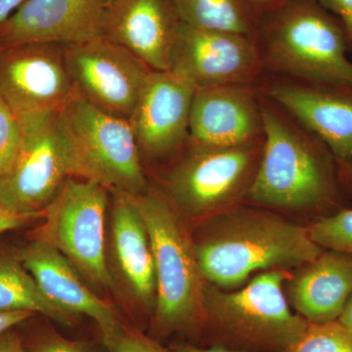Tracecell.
Instances as JSON below:
<instances>
[{"instance_id": "cell-31", "label": "cell", "mask_w": 352, "mask_h": 352, "mask_svg": "<svg viewBox=\"0 0 352 352\" xmlns=\"http://www.w3.org/2000/svg\"><path fill=\"white\" fill-rule=\"evenodd\" d=\"M0 352H31L25 349L17 333L7 331L0 336Z\"/></svg>"}, {"instance_id": "cell-6", "label": "cell", "mask_w": 352, "mask_h": 352, "mask_svg": "<svg viewBox=\"0 0 352 352\" xmlns=\"http://www.w3.org/2000/svg\"><path fill=\"white\" fill-rule=\"evenodd\" d=\"M71 176L131 195L147 192L142 159L129 120L102 112L75 96L59 113Z\"/></svg>"}, {"instance_id": "cell-34", "label": "cell", "mask_w": 352, "mask_h": 352, "mask_svg": "<svg viewBox=\"0 0 352 352\" xmlns=\"http://www.w3.org/2000/svg\"><path fill=\"white\" fill-rule=\"evenodd\" d=\"M289 1L292 0H249L250 3L261 15L275 10Z\"/></svg>"}, {"instance_id": "cell-4", "label": "cell", "mask_w": 352, "mask_h": 352, "mask_svg": "<svg viewBox=\"0 0 352 352\" xmlns=\"http://www.w3.org/2000/svg\"><path fill=\"white\" fill-rule=\"evenodd\" d=\"M291 275V270L263 271L238 289L206 282L204 322L236 349L288 351L309 324L292 309L285 295V283Z\"/></svg>"}, {"instance_id": "cell-18", "label": "cell", "mask_w": 352, "mask_h": 352, "mask_svg": "<svg viewBox=\"0 0 352 352\" xmlns=\"http://www.w3.org/2000/svg\"><path fill=\"white\" fill-rule=\"evenodd\" d=\"M18 256L46 298L72 315L94 319L103 340L122 327L113 307L88 288L75 266L56 248L34 239Z\"/></svg>"}, {"instance_id": "cell-21", "label": "cell", "mask_w": 352, "mask_h": 352, "mask_svg": "<svg viewBox=\"0 0 352 352\" xmlns=\"http://www.w3.org/2000/svg\"><path fill=\"white\" fill-rule=\"evenodd\" d=\"M184 24L256 38L261 15L249 0H175Z\"/></svg>"}, {"instance_id": "cell-32", "label": "cell", "mask_w": 352, "mask_h": 352, "mask_svg": "<svg viewBox=\"0 0 352 352\" xmlns=\"http://www.w3.org/2000/svg\"><path fill=\"white\" fill-rule=\"evenodd\" d=\"M338 168H339V178L342 191L349 201H352V164L338 162Z\"/></svg>"}, {"instance_id": "cell-20", "label": "cell", "mask_w": 352, "mask_h": 352, "mask_svg": "<svg viewBox=\"0 0 352 352\" xmlns=\"http://www.w3.org/2000/svg\"><path fill=\"white\" fill-rule=\"evenodd\" d=\"M112 195V241L116 261L134 296L146 307L156 303V274L149 234L134 196L118 190Z\"/></svg>"}, {"instance_id": "cell-22", "label": "cell", "mask_w": 352, "mask_h": 352, "mask_svg": "<svg viewBox=\"0 0 352 352\" xmlns=\"http://www.w3.org/2000/svg\"><path fill=\"white\" fill-rule=\"evenodd\" d=\"M29 310L68 324L74 315L44 296L19 256L0 254V311Z\"/></svg>"}, {"instance_id": "cell-12", "label": "cell", "mask_w": 352, "mask_h": 352, "mask_svg": "<svg viewBox=\"0 0 352 352\" xmlns=\"http://www.w3.org/2000/svg\"><path fill=\"white\" fill-rule=\"evenodd\" d=\"M258 87L320 139L338 162L352 164V85L271 75Z\"/></svg>"}, {"instance_id": "cell-27", "label": "cell", "mask_w": 352, "mask_h": 352, "mask_svg": "<svg viewBox=\"0 0 352 352\" xmlns=\"http://www.w3.org/2000/svg\"><path fill=\"white\" fill-rule=\"evenodd\" d=\"M322 6L339 18L346 34L347 50L352 55V0H319Z\"/></svg>"}, {"instance_id": "cell-33", "label": "cell", "mask_w": 352, "mask_h": 352, "mask_svg": "<svg viewBox=\"0 0 352 352\" xmlns=\"http://www.w3.org/2000/svg\"><path fill=\"white\" fill-rule=\"evenodd\" d=\"M173 352H249L242 349H233V347H226L214 346L210 347H199L189 344H178L173 346Z\"/></svg>"}, {"instance_id": "cell-35", "label": "cell", "mask_w": 352, "mask_h": 352, "mask_svg": "<svg viewBox=\"0 0 352 352\" xmlns=\"http://www.w3.org/2000/svg\"><path fill=\"white\" fill-rule=\"evenodd\" d=\"M25 0H0V24L8 19Z\"/></svg>"}, {"instance_id": "cell-5", "label": "cell", "mask_w": 352, "mask_h": 352, "mask_svg": "<svg viewBox=\"0 0 352 352\" xmlns=\"http://www.w3.org/2000/svg\"><path fill=\"white\" fill-rule=\"evenodd\" d=\"M151 242L156 274L155 324L160 332L189 330L204 322L206 281L193 238L168 198L133 195Z\"/></svg>"}, {"instance_id": "cell-7", "label": "cell", "mask_w": 352, "mask_h": 352, "mask_svg": "<svg viewBox=\"0 0 352 352\" xmlns=\"http://www.w3.org/2000/svg\"><path fill=\"white\" fill-rule=\"evenodd\" d=\"M263 147V138L230 147L187 145L166 175V198L179 214L193 219L236 207L247 197Z\"/></svg>"}, {"instance_id": "cell-25", "label": "cell", "mask_w": 352, "mask_h": 352, "mask_svg": "<svg viewBox=\"0 0 352 352\" xmlns=\"http://www.w3.org/2000/svg\"><path fill=\"white\" fill-rule=\"evenodd\" d=\"M23 131L19 120L0 98V176L13 163L22 144Z\"/></svg>"}, {"instance_id": "cell-37", "label": "cell", "mask_w": 352, "mask_h": 352, "mask_svg": "<svg viewBox=\"0 0 352 352\" xmlns=\"http://www.w3.org/2000/svg\"><path fill=\"white\" fill-rule=\"evenodd\" d=\"M110 1H111V0H110Z\"/></svg>"}, {"instance_id": "cell-14", "label": "cell", "mask_w": 352, "mask_h": 352, "mask_svg": "<svg viewBox=\"0 0 352 352\" xmlns=\"http://www.w3.org/2000/svg\"><path fill=\"white\" fill-rule=\"evenodd\" d=\"M195 90L175 71L151 72L129 120L141 159L164 161L184 151Z\"/></svg>"}, {"instance_id": "cell-23", "label": "cell", "mask_w": 352, "mask_h": 352, "mask_svg": "<svg viewBox=\"0 0 352 352\" xmlns=\"http://www.w3.org/2000/svg\"><path fill=\"white\" fill-rule=\"evenodd\" d=\"M307 229L310 238L322 249L352 254V207L314 219Z\"/></svg>"}, {"instance_id": "cell-11", "label": "cell", "mask_w": 352, "mask_h": 352, "mask_svg": "<svg viewBox=\"0 0 352 352\" xmlns=\"http://www.w3.org/2000/svg\"><path fill=\"white\" fill-rule=\"evenodd\" d=\"M74 96L63 44L30 43L0 47V98L21 124L59 113Z\"/></svg>"}, {"instance_id": "cell-30", "label": "cell", "mask_w": 352, "mask_h": 352, "mask_svg": "<svg viewBox=\"0 0 352 352\" xmlns=\"http://www.w3.org/2000/svg\"><path fill=\"white\" fill-rule=\"evenodd\" d=\"M36 315L29 310L0 311V336Z\"/></svg>"}, {"instance_id": "cell-13", "label": "cell", "mask_w": 352, "mask_h": 352, "mask_svg": "<svg viewBox=\"0 0 352 352\" xmlns=\"http://www.w3.org/2000/svg\"><path fill=\"white\" fill-rule=\"evenodd\" d=\"M170 69L196 88L258 85L264 74L256 38L197 29L184 23L176 38Z\"/></svg>"}, {"instance_id": "cell-28", "label": "cell", "mask_w": 352, "mask_h": 352, "mask_svg": "<svg viewBox=\"0 0 352 352\" xmlns=\"http://www.w3.org/2000/svg\"><path fill=\"white\" fill-rule=\"evenodd\" d=\"M31 352H90L78 342L65 339L57 333H51L39 340Z\"/></svg>"}, {"instance_id": "cell-1", "label": "cell", "mask_w": 352, "mask_h": 352, "mask_svg": "<svg viewBox=\"0 0 352 352\" xmlns=\"http://www.w3.org/2000/svg\"><path fill=\"white\" fill-rule=\"evenodd\" d=\"M261 106L263 153L245 199L256 207L298 210L315 219L349 207L327 146L261 92Z\"/></svg>"}, {"instance_id": "cell-17", "label": "cell", "mask_w": 352, "mask_h": 352, "mask_svg": "<svg viewBox=\"0 0 352 352\" xmlns=\"http://www.w3.org/2000/svg\"><path fill=\"white\" fill-rule=\"evenodd\" d=\"M182 24L175 0H111L103 36L131 51L152 71H170Z\"/></svg>"}, {"instance_id": "cell-8", "label": "cell", "mask_w": 352, "mask_h": 352, "mask_svg": "<svg viewBox=\"0 0 352 352\" xmlns=\"http://www.w3.org/2000/svg\"><path fill=\"white\" fill-rule=\"evenodd\" d=\"M109 194L99 183L69 176L44 210L45 222L34 237L56 248L97 289L113 286L105 248Z\"/></svg>"}, {"instance_id": "cell-29", "label": "cell", "mask_w": 352, "mask_h": 352, "mask_svg": "<svg viewBox=\"0 0 352 352\" xmlns=\"http://www.w3.org/2000/svg\"><path fill=\"white\" fill-rule=\"evenodd\" d=\"M41 217L43 215L17 214L0 207V235L19 229Z\"/></svg>"}, {"instance_id": "cell-19", "label": "cell", "mask_w": 352, "mask_h": 352, "mask_svg": "<svg viewBox=\"0 0 352 352\" xmlns=\"http://www.w3.org/2000/svg\"><path fill=\"white\" fill-rule=\"evenodd\" d=\"M284 291L294 311L307 323L339 320L352 294V254L323 250L292 272Z\"/></svg>"}, {"instance_id": "cell-10", "label": "cell", "mask_w": 352, "mask_h": 352, "mask_svg": "<svg viewBox=\"0 0 352 352\" xmlns=\"http://www.w3.org/2000/svg\"><path fill=\"white\" fill-rule=\"evenodd\" d=\"M24 136L8 170L0 176V207L43 215L71 176L68 147L57 113L21 124Z\"/></svg>"}, {"instance_id": "cell-9", "label": "cell", "mask_w": 352, "mask_h": 352, "mask_svg": "<svg viewBox=\"0 0 352 352\" xmlns=\"http://www.w3.org/2000/svg\"><path fill=\"white\" fill-rule=\"evenodd\" d=\"M76 96L113 117L129 120L152 69L105 36L63 44Z\"/></svg>"}, {"instance_id": "cell-24", "label": "cell", "mask_w": 352, "mask_h": 352, "mask_svg": "<svg viewBox=\"0 0 352 352\" xmlns=\"http://www.w3.org/2000/svg\"><path fill=\"white\" fill-rule=\"evenodd\" d=\"M287 352H352V333L339 321L308 324L302 337Z\"/></svg>"}, {"instance_id": "cell-3", "label": "cell", "mask_w": 352, "mask_h": 352, "mask_svg": "<svg viewBox=\"0 0 352 352\" xmlns=\"http://www.w3.org/2000/svg\"><path fill=\"white\" fill-rule=\"evenodd\" d=\"M256 39L264 73L352 85L344 27L319 0H292L263 14Z\"/></svg>"}, {"instance_id": "cell-15", "label": "cell", "mask_w": 352, "mask_h": 352, "mask_svg": "<svg viewBox=\"0 0 352 352\" xmlns=\"http://www.w3.org/2000/svg\"><path fill=\"white\" fill-rule=\"evenodd\" d=\"M264 136L258 85L197 87L190 113V145L230 147Z\"/></svg>"}, {"instance_id": "cell-16", "label": "cell", "mask_w": 352, "mask_h": 352, "mask_svg": "<svg viewBox=\"0 0 352 352\" xmlns=\"http://www.w3.org/2000/svg\"><path fill=\"white\" fill-rule=\"evenodd\" d=\"M110 0H25L0 24V47L82 43L103 36Z\"/></svg>"}, {"instance_id": "cell-2", "label": "cell", "mask_w": 352, "mask_h": 352, "mask_svg": "<svg viewBox=\"0 0 352 352\" xmlns=\"http://www.w3.org/2000/svg\"><path fill=\"white\" fill-rule=\"evenodd\" d=\"M193 239L201 276L220 289L242 287L252 274L296 270L324 249L307 226H298L261 207H236L208 217Z\"/></svg>"}, {"instance_id": "cell-26", "label": "cell", "mask_w": 352, "mask_h": 352, "mask_svg": "<svg viewBox=\"0 0 352 352\" xmlns=\"http://www.w3.org/2000/svg\"><path fill=\"white\" fill-rule=\"evenodd\" d=\"M104 342L110 352H173L143 333L122 326Z\"/></svg>"}, {"instance_id": "cell-36", "label": "cell", "mask_w": 352, "mask_h": 352, "mask_svg": "<svg viewBox=\"0 0 352 352\" xmlns=\"http://www.w3.org/2000/svg\"><path fill=\"white\" fill-rule=\"evenodd\" d=\"M339 323L342 324L344 328L347 329L349 332L352 333V294L347 300L346 307H344V311L340 315L339 318Z\"/></svg>"}]
</instances>
